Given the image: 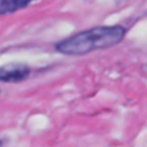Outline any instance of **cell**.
I'll use <instances>...</instances> for the list:
<instances>
[{
  "mask_svg": "<svg viewBox=\"0 0 147 147\" xmlns=\"http://www.w3.org/2000/svg\"><path fill=\"white\" fill-rule=\"evenodd\" d=\"M32 1L34 0H0V14H13L28 7Z\"/></svg>",
  "mask_w": 147,
  "mask_h": 147,
  "instance_id": "obj_3",
  "label": "cell"
},
{
  "mask_svg": "<svg viewBox=\"0 0 147 147\" xmlns=\"http://www.w3.org/2000/svg\"><path fill=\"white\" fill-rule=\"evenodd\" d=\"M126 30L121 25H102L80 31L55 45L56 52L64 55H85L96 49H105L119 44Z\"/></svg>",
  "mask_w": 147,
  "mask_h": 147,
  "instance_id": "obj_1",
  "label": "cell"
},
{
  "mask_svg": "<svg viewBox=\"0 0 147 147\" xmlns=\"http://www.w3.org/2000/svg\"><path fill=\"white\" fill-rule=\"evenodd\" d=\"M30 75V68L23 63H9L0 69V79L3 83H20Z\"/></svg>",
  "mask_w": 147,
  "mask_h": 147,
  "instance_id": "obj_2",
  "label": "cell"
}]
</instances>
